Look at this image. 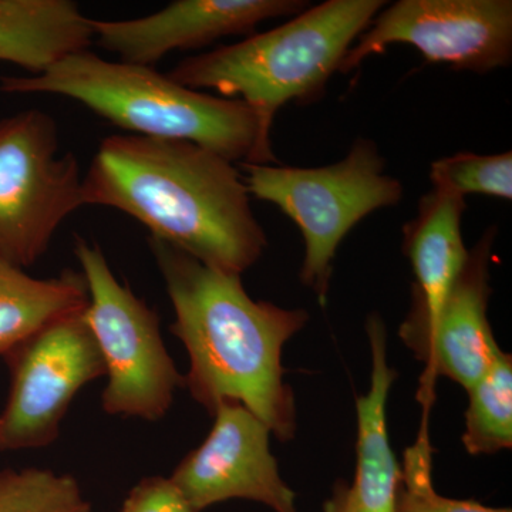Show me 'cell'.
Listing matches in <instances>:
<instances>
[{
  "label": "cell",
  "instance_id": "obj_4",
  "mask_svg": "<svg viewBox=\"0 0 512 512\" xmlns=\"http://www.w3.org/2000/svg\"><path fill=\"white\" fill-rule=\"evenodd\" d=\"M384 0H326L278 28L181 60L167 73L188 89L215 90L255 114L261 144L275 156L271 128L285 104L312 103L365 33Z\"/></svg>",
  "mask_w": 512,
  "mask_h": 512
},
{
  "label": "cell",
  "instance_id": "obj_14",
  "mask_svg": "<svg viewBox=\"0 0 512 512\" xmlns=\"http://www.w3.org/2000/svg\"><path fill=\"white\" fill-rule=\"evenodd\" d=\"M466 198L433 188L421 197L417 214L403 227V251L414 274L413 305L400 335L426 328L436 318L466 265L463 215Z\"/></svg>",
  "mask_w": 512,
  "mask_h": 512
},
{
  "label": "cell",
  "instance_id": "obj_21",
  "mask_svg": "<svg viewBox=\"0 0 512 512\" xmlns=\"http://www.w3.org/2000/svg\"><path fill=\"white\" fill-rule=\"evenodd\" d=\"M119 512H195L170 477H146L134 485Z\"/></svg>",
  "mask_w": 512,
  "mask_h": 512
},
{
  "label": "cell",
  "instance_id": "obj_17",
  "mask_svg": "<svg viewBox=\"0 0 512 512\" xmlns=\"http://www.w3.org/2000/svg\"><path fill=\"white\" fill-rule=\"evenodd\" d=\"M463 444L468 453L494 454L512 447V357L501 353L470 390Z\"/></svg>",
  "mask_w": 512,
  "mask_h": 512
},
{
  "label": "cell",
  "instance_id": "obj_18",
  "mask_svg": "<svg viewBox=\"0 0 512 512\" xmlns=\"http://www.w3.org/2000/svg\"><path fill=\"white\" fill-rule=\"evenodd\" d=\"M0 512H92L70 474L45 468L0 470Z\"/></svg>",
  "mask_w": 512,
  "mask_h": 512
},
{
  "label": "cell",
  "instance_id": "obj_6",
  "mask_svg": "<svg viewBox=\"0 0 512 512\" xmlns=\"http://www.w3.org/2000/svg\"><path fill=\"white\" fill-rule=\"evenodd\" d=\"M74 255L89 291L83 316L106 367L104 412L124 419H163L184 387V376L165 348L157 312L121 284L97 242L76 237Z\"/></svg>",
  "mask_w": 512,
  "mask_h": 512
},
{
  "label": "cell",
  "instance_id": "obj_8",
  "mask_svg": "<svg viewBox=\"0 0 512 512\" xmlns=\"http://www.w3.org/2000/svg\"><path fill=\"white\" fill-rule=\"evenodd\" d=\"M403 43L427 63L477 74L507 67L512 59L511 0H399L384 6L350 47L340 74Z\"/></svg>",
  "mask_w": 512,
  "mask_h": 512
},
{
  "label": "cell",
  "instance_id": "obj_11",
  "mask_svg": "<svg viewBox=\"0 0 512 512\" xmlns=\"http://www.w3.org/2000/svg\"><path fill=\"white\" fill-rule=\"evenodd\" d=\"M308 5L303 0H175L141 18L92 19L93 43L116 53L120 62L154 67L177 50L251 35L266 20L293 18Z\"/></svg>",
  "mask_w": 512,
  "mask_h": 512
},
{
  "label": "cell",
  "instance_id": "obj_5",
  "mask_svg": "<svg viewBox=\"0 0 512 512\" xmlns=\"http://www.w3.org/2000/svg\"><path fill=\"white\" fill-rule=\"evenodd\" d=\"M251 197L271 202L295 222L305 242L301 282L326 305L332 262L346 235L380 208L394 207L403 185L386 173L375 141L359 138L348 156L325 167L239 164Z\"/></svg>",
  "mask_w": 512,
  "mask_h": 512
},
{
  "label": "cell",
  "instance_id": "obj_20",
  "mask_svg": "<svg viewBox=\"0 0 512 512\" xmlns=\"http://www.w3.org/2000/svg\"><path fill=\"white\" fill-rule=\"evenodd\" d=\"M429 434L421 431L419 439L404 453L402 478L397 491L396 512H512L491 508L470 500H453L436 493L431 480Z\"/></svg>",
  "mask_w": 512,
  "mask_h": 512
},
{
  "label": "cell",
  "instance_id": "obj_19",
  "mask_svg": "<svg viewBox=\"0 0 512 512\" xmlns=\"http://www.w3.org/2000/svg\"><path fill=\"white\" fill-rule=\"evenodd\" d=\"M430 181L436 190L458 197L483 194L511 201L512 153H457L440 158L431 164Z\"/></svg>",
  "mask_w": 512,
  "mask_h": 512
},
{
  "label": "cell",
  "instance_id": "obj_16",
  "mask_svg": "<svg viewBox=\"0 0 512 512\" xmlns=\"http://www.w3.org/2000/svg\"><path fill=\"white\" fill-rule=\"evenodd\" d=\"M89 291L82 272L66 269L39 279L0 258V357L28 342L43 329L86 311Z\"/></svg>",
  "mask_w": 512,
  "mask_h": 512
},
{
  "label": "cell",
  "instance_id": "obj_12",
  "mask_svg": "<svg viewBox=\"0 0 512 512\" xmlns=\"http://www.w3.org/2000/svg\"><path fill=\"white\" fill-rule=\"evenodd\" d=\"M495 237L497 227L488 228L476 247L468 251L466 265L436 318L426 328L400 335L417 359L426 363V399L437 376L448 377L468 392L503 353L487 315Z\"/></svg>",
  "mask_w": 512,
  "mask_h": 512
},
{
  "label": "cell",
  "instance_id": "obj_1",
  "mask_svg": "<svg viewBox=\"0 0 512 512\" xmlns=\"http://www.w3.org/2000/svg\"><path fill=\"white\" fill-rule=\"evenodd\" d=\"M83 204L124 212L150 238L231 274L268 247L239 167L190 141L104 138L83 177Z\"/></svg>",
  "mask_w": 512,
  "mask_h": 512
},
{
  "label": "cell",
  "instance_id": "obj_2",
  "mask_svg": "<svg viewBox=\"0 0 512 512\" xmlns=\"http://www.w3.org/2000/svg\"><path fill=\"white\" fill-rule=\"evenodd\" d=\"M175 319L170 330L190 357L184 387L212 414L238 403L279 440L296 431L295 397L285 383L282 349L305 328L308 312L255 301L242 275L211 268L158 239H148Z\"/></svg>",
  "mask_w": 512,
  "mask_h": 512
},
{
  "label": "cell",
  "instance_id": "obj_7",
  "mask_svg": "<svg viewBox=\"0 0 512 512\" xmlns=\"http://www.w3.org/2000/svg\"><path fill=\"white\" fill-rule=\"evenodd\" d=\"M59 150V127L45 111L0 119V258L19 268L36 264L84 207L79 161Z\"/></svg>",
  "mask_w": 512,
  "mask_h": 512
},
{
  "label": "cell",
  "instance_id": "obj_3",
  "mask_svg": "<svg viewBox=\"0 0 512 512\" xmlns=\"http://www.w3.org/2000/svg\"><path fill=\"white\" fill-rule=\"evenodd\" d=\"M6 94H56L79 101L134 136L184 140L227 160L278 164L266 153L244 101L188 89L154 67L110 62L80 50L36 76L0 77Z\"/></svg>",
  "mask_w": 512,
  "mask_h": 512
},
{
  "label": "cell",
  "instance_id": "obj_10",
  "mask_svg": "<svg viewBox=\"0 0 512 512\" xmlns=\"http://www.w3.org/2000/svg\"><path fill=\"white\" fill-rule=\"evenodd\" d=\"M200 447L181 460L170 478L195 512L228 500H251L275 512H296L295 494L271 453V430L238 403H222Z\"/></svg>",
  "mask_w": 512,
  "mask_h": 512
},
{
  "label": "cell",
  "instance_id": "obj_15",
  "mask_svg": "<svg viewBox=\"0 0 512 512\" xmlns=\"http://www.w3.org/2000/svg\"><path fill=\"white\" fill-rule=\"evenodd\" d=\"M92 45V19L73 0H0V62L36 76Z\"/></svg>",
  "mask_w": 512,
  "mask_h": 512
},
{
  "label": "cell",
  "instance_id": "obj_9",
  "mask_svg": "<svg viewBox=\"0 0 512 512\" xmlns=\"http://www.w3.org/2000/svg\"><path fill=\"white\" fill-rule=\"evenodd\" d=\"M83 313L43 329L5 357L8 402L0 414V450L55 443L74 397L106 376L103 356Z\"/></svg>",
  "mask_w": 512,
  "mask_h": 512
},
{
  "label": "cell",
  "instance_id": "obj_13",
  "mask_svg": "<svg viewBox=\"0 0 512 512\" xmlns=\"http://www.w3.org/2000/svg\"><path fill=\"white\" fill-rule=\"evenodd\" d=\"M372 349V380L365 396L356 400V470L352 484H338L325 512H396L402 470L387 433V399L396 370L387 363L386 328L379 315L367 322Z\"/></svg>",
  "mask_w": 512,
  "mask_h": 512
}]
</instances>
